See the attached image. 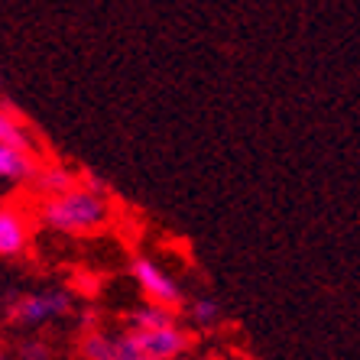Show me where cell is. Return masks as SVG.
I'll use <instances>...</instances> for the list:
<instances>
[{
    "label": "cell",
    "instance_id": "6",
    "mask_svg": "<svg viewBox=\"0 0 360 360\" xmlns=\"http://www.w3.org/2000/svg\"><path fill=\"white\" fill-rule=\"evenodd\" d=\"M26 237H30V227L26 218L17 208H0V253L4 257H13L26 247Z\"/></svg>",
    "mask_w": 360,
    "mask_h": 360
},
{
    "label": "cell",
    "instance_id": "7",
    "mask_svg": "<svg viewBox=\"0 0 360 360\" xmlns=\"http://www.w3.org/2000/svg\"><path fill=\"white\" fill-rule=\"evenodd\" d=\"M33 185L39 195L52 198V195H62V192H68V188H75V176L62 166H46V169H36L33 172Z\"/></svg>",
    "mask_w": 360,
    "mask_h": 360
},
{
    "label": "cell",
    "instance_id": "2",
    "mask_svg": "<svg viewBox=\"0 0 360 360\" xmlns=\"http://www.w3.org/2000/svg\"><path fill=\"white\" fill-rule=\"evenodd\" d=\"M68 311H72V295L65 289H46V292H30L13 302L10 319L17 321V325L39 328V325H49V321L68 315Z\"/></svg>",
    "mask_w": 360,
    "mask_h": 360
},
{
    "label": "cell",
    "instance_id": "14",
    "mask_svg": "<svg viewBox=\"0 0 360 360\" xmlns=\"http://www.w3.org/2000/svg\"><path fill=\"white\" fill-rule=\"evenodd\" d=\"M176 360H182V357H176Z\"/></svg>",
    "mask_w": 360,
    "mask_h": 360
},
{
    "label": "cell",
    "instance_id": "5",
    "mask_svg": "<svg viewBox=\"0 0 360 360\" xmlns=\"http://www.w3.org/2000/svg\"><path fill=\"white\" fill-rule=\"evenodd\" d=\"M36 172L33 150H20L10 143H0V179L7 182H30Z\"/></svg>",
    "mask_w": 360,
    "mask_h": 360
},
{
    "label": "cell",
    "instance_id": "10",
    "mask_svg": "<svg viewBox=\"0 0 360 360\" xmlns=\"http://www.w3.org/2000/svg\"><path fill=\"white\" fill-rule=\"evenodd\" d=\"M130 325H134V331H150V328H166V325H176V319H172V311L166 309V305H143V309H136L134 315H130Z\"/></svg>",
    "mask_w": 360,
    "mask_h": 360
},
{
    "label": "cell",
    "instance_id": "9",
    "mask_svg": "<svg viewBox=\"0 0 360 360\" xmlns=\"http://www.w3.org/2000/svg\"><path fill=\"white\" fill-rule=\"evenodd\" d=\"M82 360H114L117 354V335H104V331H88L78 347Z\"/></svg>",
    "mask_w": 360,
    "mask_h": 360
},
{
    "label": "cell",
    "instance_id": "12",
    "mask_svg": "<svg viewBox=\"0 0 360 360\" xmlns=\"http://www.w3.org/2000/svg\"><path fill=\"white\" fill-rule=\"evenodd\" d=\"M20 360H52V347L39 338H30L20 344Z\"/></svg>",
    "mask_w": 360,
    "mask_h": 360
},
{
    "label": "cell",
    "instance_id": "1",
    "mask_svg": "<svg viewBox=\"0 0 360 360\" xmlns=\"http://www.w3.org/2000/svg\"><path fill=\"white\" fill-rule=\"evenodd\" d=\"M39 214H42V224L52 227V231L88 234V231H98L108 221L110 208L104 195H94L88 188H68V192L52 195V198L42 201Z\"/></svg>",
    "mask_w": 360,
    "mask_h": 360
},
{
    "label": "cell",
    "instance_id": "13",
    "mask_svg": "<svg viewBox=\"0 0 360 360\" xmlns=\"http://www.w3.org/2000/svg\"><path fill=\"white\" fill-rule=\"evenodd\" d=\"M0 360H7V357H4V354H0Z\"/></svg>",
    "mask_w": 360,
    "mask_h": 360
},
{
    "label": "cell",
    "instance_id": "11",
    "mask_svg": "<svg viewBox=\"0 0 360 360\" xmlns=\"http://www.w3.org/2000/svg\"><path fill=\"white\" fill-rule=\"evenodd\" d=\"M188 315H192L195 325L201 328H214L221 321V305L214 299H195L192 305H188Z\"/></svg>",
    "mask_w": 360,
    "mask_h": 360
},
{
    "label": "cell",
    "instance_id": "3",
    "mask_svg": "<svg viewBox=\"0 0 360 360\" xmlns=\"http://www.w3.org/2000/svg\"><path fill=\"white\" fill-rule=\"evenodd\" d=\"M136 351L143 360H176L185 354L188 338L182 328L166 325V328H150V331H130Z\"/></svg>",
    "mask_w": 360,
    "mask_h": 360
},
{
    "label": "cell",
    "instance_id": "4",
    "mask_svg": "<svg viewBox=\"0 0 360 360\" xmlns=\"http://www.w3.org/2000/svg\"><path fill=\"white\" fill-rule=\"evenodd\" d=\"M134 276L143 292L150 295V302H156V305H166L169 309V305H179V302H182V292H179L176 279H169L153 260H143L140 257V260L134 263Z\"/></svg>",
    "mask_w": 360,
    "mask_h": 360
},
{
    "label": "cell",
    "instance_id": "8",
    "mask_svg": "<svg viewBox=\"0 0 360 360\" xmlns=\"http://www.w3.org/2000/svg\"><path fill=\"white\" fill-rule=\"evenodd\" d=\"M0 143L20 146V150H33V140L26 134V127L20 124L17 110L10 108V101H0Z\"/></svg>",
    "mask_w": 360,
    "mask_h": 360
}]
</instances>
